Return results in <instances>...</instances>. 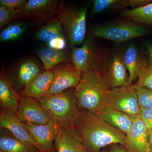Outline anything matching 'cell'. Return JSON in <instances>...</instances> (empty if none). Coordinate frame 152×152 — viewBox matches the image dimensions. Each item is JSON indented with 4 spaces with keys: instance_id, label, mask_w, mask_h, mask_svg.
I'll return each mask as SVG.
<instances>
[{
    "instance_id": "4dcf8cb0",
    "label": "cell",
    "mask_w": 152,
    "mask_h": 152,
    "mask_svg": "<svg viewBox=\"0 0 152 152\" xmlns=\"http://www.w3.org/2000/svg\"><path fill=\"white\" fill-rule=\"evenodd\" d=\"M139 117L145 123L148 131L152 130V110L141 108Z\"/></svg>"
},
{
    "instance_id": "30bf717a",
    "label": "cell",
    "mask_w": 152,
    "mask_h": 152,
    "mask_svg": "<svg viewBox=\"0 0 152 152\" xmlns=\"http://www.w3.org/2000/svg\"><path fill=\"white\" fill-rule=\"evenodd\" d=\"M16 114L24 124H45L51 119L39 99L26 96L21 98Z\"/></svg>"
},
{
    "instance_id": "5b68a950",
    "label": "cell",
    "mask_w": 152,
    "mask_h": 152,
    "mask_svg": "<svg viewBox=\"0 0 152 152\" xmlns=\"http://www.w3.org/2000/svg\"><path fill=\"white\" fill-rule=\"evenodd\" d=\"M149 32L148 29L142 25L126 20L98 26L91 31L92 37L103 38L116 43H122L146 36Z\"/></svg>"
},
{
    "instance_id": "2e32d148",
    "label": "cell",
    "mask_w": 152,
    "mask_h": 152,
    "mask_svg": "<svg viewBox=\"0 0 152 152\" xmlns=\"http://www.w3.org/2000/svg\"><path fill=\"white\" fill-rule=\"evenodd\" d=\"M54 147L57 152H88L74 127H61Z\"/></svg>"
},
{
    "instance_id": "d4e9b609",
    "label": "cell",
    "mask_w": 152,
    "mask_h": 152,
    "mask_svg": "<svg viewBox=\"0 0 152 152\" xmlns=\"http://www.w3.org/2000/svg\"><path fill=\"white\" fill-rule=\"evenodd\" d=\"M40 73V69L34 62L26 61L21 64L18 71V81L21 86H27Z\"/></svg>"
},
{
    "instance_id": "ffe728a7",
    "label": "cell",
    "mask_w": 152,
    "mask_h": 152,
    "mask_svg": "<svg viewBox=\"0 0 152 152\" xmlns=\"http://www.w3.org/2000/svg\"><path fill=\"white\" fill-rule=\"evenodd\" d=\"M20 99L11 81L1 74L0 104L4 110L16 114Z\"/></svg>"
},
{
    "instance_id": "9c48e42d",
    "label": "cell",
    "mask_w": 152,
    "mask_h": 152,
    "mask_svg": "<svg viewBox=\"0 0 152 152\" xmlns=\"http://www.w3.org/2000/svg\"><path fill=\"white\" fill-rule=\"evenodd\" d=\"M58 5L56 0H29L21 10L19 19H28L40 24L56 15Z\"/></svg>"
},
{
    "instance_id": "8d00e7d4",
    "label": "cell",
    "mask_w": 152,
    "mask_h": 152,
    "mask_svg": "<svg viewBox=\"0 0 152 152\" xmlns=\"http://www.w3.org/2000/svg\"><path fill=\"white\" fill-rule=\"evenodd\" d=\"M34 152H41L40 151H39V150H36Z\"/></svg>"
},
{
    "instance_id": "4316f807",
    "label": "cell",
    "mask_w": 152,
    "mask_h": 152,
    "mask_svg": "<svg viewBox=\"0 0 152 152\" xmlns=\"http://www.w3.org/2000/svg\"><path fill=\"white\" fill-rule=\"evenodd\" d=\"M135 86L140 108L152 110V91L136 85Z\"/></svg>"
},
{
    "instance_id": "603a6c76",
    "label": "cell",
    "mask_w": 152,
    "mask_h": 152,
    "mask_svg": "<svg viewBox=\"0 0 152 152\" xmlns=\"http://www.w3.org/2000/svg\"><path fill=\"white\" fill-rule=\"evenodd\" d=\"M37 150L33 145L14 136L1 135L0 137V152H34Z\"/></svg>"
},
{
    "instance_id": "e0dca14e",
    "label": "cell",
    "mask_w": 152,
    "mask_h": 152,
    "mask_svg": "<svg viewBox=\"0 0 152 152\" xmlns=\"http://www.w3.org/2000/svg\"><path fill=\"white\" fill-rule=\"evenodd\" d=\"M125 65L129 72V86L138 77L142 69L148 64L147 59L141 54L135 45L130 44L123 54Z\"/></svg>"
},
{
    "instance_id": "1f68e13d",
    "label": "cell",
    "mask_w": 152,
    "mask_h": 152,
    "mask_svg": "<svg viewBox=\"0 0 152 152\" xmlns=\"http://www.w3.org/2000/svg\"><path fill=\"white\" fill-rule=\"evenodd\" d=\"M151 0H129V6L132 9L140 8L151 3Z\"/></svg>"
},
{
    "instance_id": "f1b7e54d",
    "label": "cell",
    "mask_w": 152,
    "mask_h": 152,
    "mask_svg": "<svg viewBox=\"0 0 152 152\" xmlns=\"http://www.w3.org/2000/svg\"><path fill=\"white\" fill-rule=\"evenodd\" d=\"M135 85L152 91V68L148 64L140 72L137 83Z\"/></svg>"
},
{
    "instance_id": "7402d4cb",
    "label": "cell",
    "mask_w": 152,
    "mask_h": 152,
    "mask_svg": "<svg viewBox=\"0 0 152 152\" xmlns=\"http://www.w3.org/2000/svg\"><path fill=\"white\" fill-rule=\"evenodd\" d=\"M120 15L128 20L152 26V2L140 8L124 9Z\"/></svg>"
},
{
    "instance_id": "52a82bcc",
    "label": "cell",
    "mask_w": 152,
    "mask_h": 152,
    "mask_svg": "<svg viewBox=\"0 0 152 152\" xmlns=\"http://www.w3.org/2000/svg\"><path fill=\"white\" fill-rule=\"evenodd\" d=\"M71 58L74 66L82 74L102 64L91 36L85 39L80 48L72 46Z\"/></svg>"
},
{
    "instance_id": "484cf974",
    "label": "cell",
    "mask_w": 152,
    "mask_h": 152,
    "mask_svg": "<svg viewBox=\"0 0 152 152\" xmlns=\"http://www.w3.org/2000/svg\"><path fill=\"white\" fill-rule=\"evenodd\" d=\"M27 28V26L23 23H17L8 26L0 33V41L6 42L16 39L25 33Z\"/></svg>"
},
{
    "instance_id": "3957f363",
    "label": "cell",
    "mask_w": 152,
    "mask_h": 152,
    "mask_svg": "<svg viewBox=\"0 0 152 152\" xmlns=\"http://www.w3.org/2000/svg\"><path fill=\"white\" fill-rule=\"evenodd\" d=\"M39 100L51 118L61 127H74L80 112L75 90H66L59 94L48 95Z\"/></svg>"
},
{
    "instance_id": "44dd1931",
    "label": "cell",
    "mask_w": 152,
    "mask_h": 152,
    "mask_svg": "<svg viewBox=\"0 0 152 152\" xmlns=\"http://www.w3.org/2000/svg\"><path fill=\"white\" fill-rule=\"evenodd\" d=\"M38 56L46 70H50L59 64L69 62L71 60L67 54L62 50H55L49 47L40 50Z\"/></svg>"
},
{
    "instance_id": "d6a6232c",
    "label": "cell",
    "mask_w": 152,
    "mask_h": 152,
    "mask_svg": "<svg viewBox=\"0 0 152 152\" xmlns=\"http://www.w3.org/2000/svg\"><path fill=\"white\" fill-rule=\"evenodd\" d=\"M109 146L108 152H128L124 146L120 144H113Z\"/></svg>"
},
{
    "instance_id": "f546056e",
    "label": "cell",
    "mask_w": 152,
    "mask_h": 152,
    "mask_svg": "<svg viewBox=\"0 0 152 152\" xmlns=\"http://www.w3.org/2000/svg\"><path fill=\"white\" fill-rule=\"evenodd\" d=\"M26 0H1L0 6L12 10H21L26 4Z\"/></svg>"
},
{
    "instance_id": "7a4b0ae2",
    "label": "cell",
    "mask_w": 152,
    "mask_h": 152,
    "mask_svg": "<svg viewBox=\"0 0 152 152\" xmlns=\"http://www.w3.org/2000/svg\"><path fill=\"white\" fill-rule=\"evenodd\" d=\"M102 65L82 74L75 88V95L79 108L97 113L103 107L109 89L104 78L106 66Z\"/></svg>"
},
{
    "instance_id": "74e56055",
    "label": "cell",
    "mask_w": 152,
    "mask_h": 152,
    "mask_svg": "<svg viewBox=\"0 0 152 152\" xmlns=\"http://www.w3.org/2000/svg\"><path fill=\"white\" fill-rule=\"evenodd\" d=\"M53 152H57L56 151V150H55V151H53Z\"/></svg>"
},
{
    "instance_id": "7c38bea8",
    "label": "cell",
    "mask_w": 152,
    "mask_h": 152,
    "mask_svg": "<svg viewBox=\"0 0 152 152\" xmlns=\"http://www.w3.org/2000/svg\"><path fill=\"white\" fill-rule=\"evenodd\" d=\"M123 54L116 53L107 63L104 78L109 89L122 86H129V77L127 72Z\"/></svg>"
},
{
    "instance_id": "6da1fadb",
    "label": "cell",
    "mask_w": 152,
    "mask_h": 152,
    "mask_svg": "<svg viewBox=\"0 0 152 152\" xmlns=\"http://www.w3.org/2000/svg\"><path fill=\"white\" fill-rule=\"evenodd\" d=\"M74 128L88 152H100L113 144L124 145L125 133L88 111L80 110Z\"/></svg>"
},
{
    "instance_id": "8fae6325",
    "label": "cell",
    "mask_w": 152,
    "mask_h": 152,
    "mask_svg": "<svg viewBox=\"0 0 152 152\" xmlns=\"http://www.w3.org/2000/svg\"><path fill=\"white\" fill-rule=\"evenodd\" d=\"M25 127L45 152H53L55 150V140L61 127L57 122L51 118L45 124H24Z\"/></svg>"
},
{
    "instance_id": "83f0119b",
    "label": "cell",
    "mask_w": 152,
    "mask_h": 152,
    "mask_svg": "<svg viewBox=\"0 0 152 152\" xmlns=\"http://www.w3.org/2000/svg\"><path fill=\"white\" fill-rule=\"evenodd\" d=\"M21 10H12L0 6V28L19 18Z\"/></svg>"
},
{
    "instance_id": "836d02e7",
    "label": "cell",
    "mask_w": 152,
    "mask_h": 152,
    "mask_svg": "<svg viewBox=\"0 0 152 152\" xmlns=\"http://www.w3.org/2000/svg\"><path fill=\"white\" fill-rule=\"evenodd\" d=\"M145 49L148 64L152 68V44H146Z\"/></svg>"
},
{
    "instance_id": "9a60e30c",
    "label": "cell",
    "mask_w": 152,
    "mask_h": 152,
    "mask_svg": "<svg viewBox=\"0 0 152 152\" xmlns=\"http://www.w3.org/2000/svg\"><path fill=\"white\" fill-rule=\"evenodd\" d=\"M148 131L139 117H135L132 126L126 134L124 146L128 152H151L148 141Z\"/></svg>"
},
{
    "instance_id": "5bb4252c",
    "label": "cell",
    "mask_w": 152,
    "mask_h": 152,
    "mask_svg": "<svg viewBox=\"0 0 152 152\" xmlns=\"http://www.w3.org/2000/svg\"><path fill=\"white\" fill-rule=\"evenodd\" d=\"M0 126L10 132L16 138L33 145L41 152H45L15 113L4 110L2 111L0 115Z\"/></svg>"
},
{
    "instance_id": "d6986e66",
    "label": "cell",
    "mask_w": 152,
    "mask_h": 152,
    "mask_svg": "<svg viewBox=\"0 0 152 152\" xmlns=\"http://www.w3.org/2000/svg\"><path fill=\"white\" fill-rule=\"evenodd\" d=\"M97 115L113 127L126 134L132 126L135 117L123 112L103 107Z\"/></svg>"
},
{
    "instance_id": "ac0fdd59",
    "label": "cell",
    "mask_w": 152,
    "mask_h": 152,
    "mask_svg": "<svg viewBox=\"0 0 152 152\" xmlns=\"http://www.w3.org/2000/svg\"><path fill=\"white\" fill-rule=\"evenodd\" d=\"M53 80V70L41 73L25 87L23 94L26 96L39 99L48 95Z\"/></svg>"
},
{
    "instance_id": "ba28073f",
    "label": "cell",
    "mask_w": 152,
    "mask_h": 152,
    "mask_svg": "<svg viewBox=\"0 0 152 152\" xmlns=\"http://www.w3.org/2000/svg\"><path fill=\"white\" fill-rule=\"evenodd\" d=\"M52 70L53 80L48 95L59 94L69 88H75L81 78L82 74L69 62L58 65Z\"/></svg>"
},
{
    "instance_id": "277c9868",
    "label": "cell",
    "mask_w": 152,
    "mask_h": 152,
    "mask_svg": "<svg viewBox=\"0 0 152 152\" xmlns=\"http://www.w3.org/2000/svg\"><path fill=\"white\" fill-rule=\"evenodd\" d=\"M88 9L87 7L76 9L62 3L57 7L56 18L72 46L82 45L84 42Z\"/></svg>"
},
{
    "instance_id": "8992f818",
    "label": "cell",
    "mask_w": 152,
    "mask_h": 152,
    "mask_svg": "<svg viewBox=\"0 0 152 152\" xmlns=\"http://www.w3.org/2000/svg\"><path fill=\"white\" fill-rule=\"evenodd\" d=\"M103 107L110 108L139 117L140 110L135 85L109 89L105 98Z\"/></svg>"
},
{
    "instance_id": "e575fe53",
    "label": "cell",
    "mask_w": 152,
    "mask_h": 152,
    "mask_svg": "<svg viewBox=\"0 0 152 152\" xmlns=\"http://www.w3.org/2000/svg\"><path fill=\"white\" fill-rule=\"evenodd\" d=\"M148 138L150 149H151V152H152V130L148 131Z\"/></svg>"
},
{
    "instance_id": "4fadbf2b",
    "label": "cell",
    "mask_w": 152,
    "mask_h": 152,
    "mask_svg": "<svg viewBox=\"0 0 152 152\" xmlns=\"http://www.w3.org/2000/svg\"><path fill=\"white\" fill-rule=\"evenodd\" d=\"M35 38L55 50H62L66 45L65 34L57 18L48 20L47 23L36 32Z\"/></svg>"
},
{
    "instance_id": "cb8c5ba5",
    "label": "cell",
    "mask_w": 152,
    "mask_h": 152,
    "mask_svg": "<svg viewBox=\"0 0 152 152\" xmlns=\"http://www.w3.org/2000/svg\"><path fill=\"white\" fill-rule=\"evenodd\" d=\"M91 15L104 12H118L129 6V0H94Z\"/></svg>"
},
{
    "instance_id": "d590c367",
    "label": "cell",
    "mask_w": 152,
    "mask_h": 152,
    "mask_svg": "<svg viewBox=\"0 0 152 152\" xmlns=\"http://www.w3.org/2000/svg\"><path fill=\"white\" fill-rule=\"evenodd\" d=\"M100 152H108V150L107 149V148H104Z\"/></svg>"
}]
</instances>
